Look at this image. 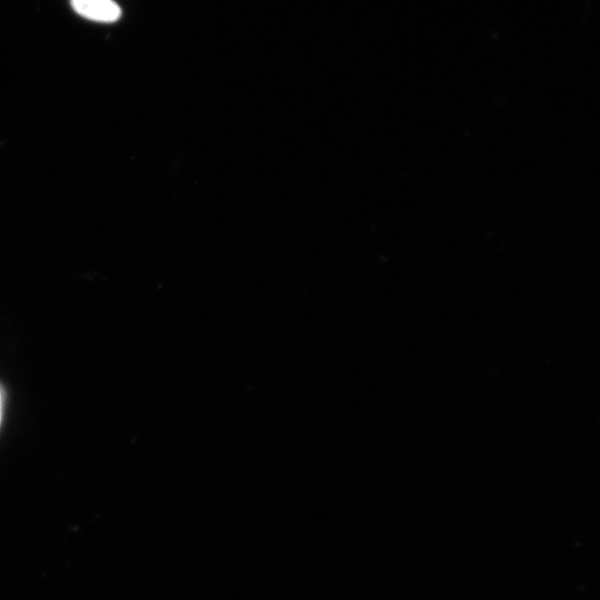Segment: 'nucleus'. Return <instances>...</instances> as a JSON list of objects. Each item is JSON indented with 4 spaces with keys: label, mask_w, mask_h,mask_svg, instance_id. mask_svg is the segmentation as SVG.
Segmentation results:
<instances>
[{
    "label": "nucleus",
    "mask_w": 600,
    "mask_h": 600,
    "mask_svg": "<svg viewBox=\"0 0 600 600\" xmlns=\"http://www.w3.org/2000/svg\"><path fill=\"white\" fill-rule=\"evenodd\" d=\"M1 392H0V421H1Z\"/></svg>",
    "instance_id": "obj_2"
},
{
    "label": "nucleus",
    "mask_w": 600,
    "mask_h": 600,
    "mask_svg": "<svg viewBox=\"0 0 600 600\" xmlns=\"http://www.w3.org/2000/svg\"><path fill=\"white\" fill-rule=\"evenodd\" d=\"M73 9L82 17L99 22H113L121 9L112 0H71Z\"/></svg>",
    "instance_id": "obj_1"
}]
</instances>
